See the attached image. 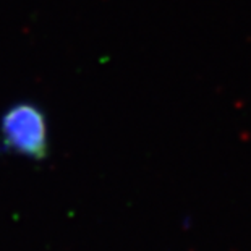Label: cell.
Listing matches in <instances>:
<instances>
[{
    "mask_svg": "<svg viewBox=\"0 0 251 251\" xmlns=\"http://www.w3.org/2000/svg\"><path fill=\"white\" fill-rule=\"evenodd\" d=\"M0 141L10 152L41 161L49 151L47 117L33 102H17L0 119Z\"/></svg>",
    "mask_w": 251,
    "mask_h": 251,
    "instance_id": "6da1fadb",
    "label": "cell"
}]
</instances>
